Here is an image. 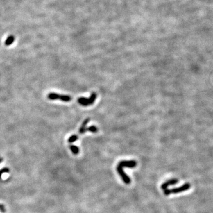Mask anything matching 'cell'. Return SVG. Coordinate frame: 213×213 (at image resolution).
Here are the masks:
<instances>
[{
	"mask_svg": "<svg viewBox=\"0 0 213 213\" xmlns=\"http://www.w3.org/2000/svg\"><path fill=\"white\" fill-rule=\"evenodd\" d=\"M118 165L120 166L122 168H135L137 165V162L135 160H124L121 161Z\"/></svg>",
	"mask_w": 213,
	"mask_h": 213,
	"instance_id": "cell-5",
	"label": "cell"
},
{
	"mask_svg": "<svg viewBox=\"0 0 213 213\" xmlns=\"http://www.w3.org/2000/svg\"><path fill=\"white\" fill-rule=\"evenodd\" d=\"M78 139V136H77V135H72V136H71L69 138V139H68V142L69 143H72V142H75V141H76Z\"/></svg>",
	"mask_w": 213,
	"mask_h": 213,
	"instance_id": "cell-10",
	"label": "cell"
},
{
	"mask_svg": "<svg viewBox=\"0 0 213 213\" xmlns=\"http://www.w3.org/2000/svg\"><path fill=\"white\" fill-rule=\"evenodd\" d=\"M49 99L51 100H55L57 99H59L60 100L64 102H69L72 100V98L69 95H60L56 93H50L47 95Z\"/></svg>",
	"mask_w": 213,
	"mask_h": 213,
	"instance_id": "cell-3",
	"label": "cell"
},
{
	"mask_svg": "<svg viewBox=\"0 0 213 213\" xmlns=\"http://www.w3.org/2000/svg\"><path fill=\"white\" fill-rule=\"evenodd\" d=\"M87 131H90V132H92V133H96V132H97V131H98L97 127L95 126H92L87 128Z\"/></svg>",
	"mask_w": 213,
	"mask_h": 213,
	"instance_id": "cell-11",
	"label": "cell"
},
{
	"mask_svg": "<svg viewBox=\"0 0 213 213\" xmlns=\"http://www.w3.org/2000/svg\"><path fill=\"white\" fill-rule=\"evenodd\" d=\"M2 160H3V159H0V163L2 162Z\"/></svg>",
	"mask_w": 213,
	"mask_h": 213,
	"instance_id": "cell-13",
	"label": "cell"
},
{
	"mask_svg": "<svg viewBox=\"0 0 213 213\" xmlns=\"http://www.w3.org/2000/svg\"><path fill=\"white\" fill-rule=\"evenodd\" d=\"M178 183V179H169L168 181H166L165 182L163 183L162 185H161V188L162 189H163V191L168 189V187L171 186V185H174Z\"/></svg>",
	"mask_w": 213,
	"mask_h": 213,
	"instance_id": "cell-6",
	"label": "cell"
},
{
	"mask_svg": "<svg viewBox=\"0 0 213 213\" xmlns=\"http://www.w3.org/2000/svg\"><path fill=\"white\" fill-rule=\"evenodd\" d=\"M14 40H15L14 37L12 36H10L9 37H8V38L6 39V40L5 42V44L6 46H10L11 44H12Z\"/></svg>",
	"mask_w": 213,
	"mask_h": 213,
	"instance_id": "cell-9",
	"label": "cell"
},
{
	"mask_svg": "<svg viewBox=\"0 0 213 213\" xmlns=\"http://www.w3.org/2000/svg\"><path fill=\"white\" fill-rule=\"evenodd\" d=\"M96 98V94L93 92L91 94V96L88 98L84 97H81L78 98V102L79 104L83 106H88L92 105L95 102Z\"/></svg>",
	"mask_w": 213,
	"mask_h": 213,
	"instance_id": "cell-2",
	"label": "cell"
},
{
	"mask_svg": "<svg viewBox=\"0 0 213 213\" xmlns=\"http://www.w3.org/2000/svg\"><path fill=\"white\" fill-rule=\"evenodd\" d=\"M70 149L71 150L72 152L74 154V155H78L79 152V149L78 147L76 146L75 145H71L69 146Z\"/></svg>",
	"mask_w": 213,
	"mask_h": 213,
	"instance_id": "cell-8",
	"label": "cell"
},
{
	"mask_svg": "<svg viewBox=\"0 0 213 213\" xmlns=\"http://www.w3.org/2000/svg\"><path fill=\"white\" fill-rule=\"evenodd\" d=\"M117 172L120 175V176L121 177L124 182L126 184H130V182H131V179H130V177L124 172L123 168L121 167L119 165H117Z\"/></svg>",
	"mask_w": 213,
	"mask_h": 213,
	"instance_id": "cell-4",
	"label": "cell"
},
{
	"mask_svg": "<svg viewBox=\"0 0 213 213\" xmlns=\"http://www.w3.org/2000/svg\"><path fill=\"white\" fill-rule=\"evenodd\" d=\"M191 188V184L189 183H186L180 187L172 188V189H167L164 190V194L165 195H169L171 194H178L182 192L188 190Z\"/></svg>",
	"mask_w": 213,
	"mask_h": 213,
	"instance_id": "cell-1",
	"label": "cell"
},
{
	"mask_svg": "<svg viewBox=\"0 0 213 213\" xmlns=\"http://www.w3.org/2000/svg\"><path fill=\"white\" fill-rule=\"evenodd\" d=\"M90 121V119H87L84 120V121L83 122V123L82 124L80 128H79V134H84V133H85L87 131V128L86 127H87V125L88 123V121Z\"/></svg>",
	"mask_w": 213,
	"mask_h": 213,
	"instance_id": "cell-7",
	"label": "cell"
},
{
	"mask_svg": "<svg viewBox=\"0 0 213 213\" xmlns=\"http://www.w3.org/2000/svg\"><path fill=\"white\" fill-rule=\"evenodd\" d=\"M9 172V169L7 168H3L2 169L0 170V178H1V175L3 173H7Z\"/></svg>",
	"mask_w": 213,
	"mask_h": 213,
	"instance_id": "cell-12",
	"label": "cell"
}]
</instances>
